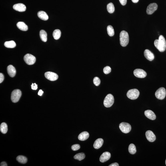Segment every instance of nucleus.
Here are the masks:
<instances>
[{
	"mask_svg": "<svg viewBox=\"0 0 166 166\" xmlns=\"http://www.w3.org/2000/svg\"><path fill=\"white\" fill-rule=\"evenodd\" d=\"M154 45L159 51L163 52L165 51L166 48V42L164 36L160 35L159 39H156L155 41Z\"/></svg>",
	"mask_w": 166,
	"mask_h": 166,
	"instance_id": "obj_1",
	"label": "nucleus"
},
{
	"mask_svg": "<svg viewBox=\"0 0 166 166\" xmlns=\"http://www.w3.org/2000/svg\"><path fill=\"white\" fill-rule=\"evenodd\" d=\"M120 41L121 45L125 47L128 44L129 42V36L127 31L123 30L120 33Z\"/></svg>",
	"mask_w": 166,
	"mask_h": 166,
	"instance_id": "obj_2",
	"label": "nucleus"
},
{
	"mask_svg": "<svg viewBox=\"0 0 166 166\" xmlns=\"http://www.w3.org/2000/svg\"><path fill=\"white\" fill-rule=\"evenodd\" d=\"M114 102V98L113 96L111 94H109L105 98L103 103L105 107L109 108L112 106Z\"/></svg>",
	"mask_w": 166,
	"mask_h": 166,
	"instance_id": "obj_3",
	"label": "nucleus"
},
{
	"mask_svg": "<svg viewBox=\"0 0 166 166\" xmlns=\"http://www.w3.org/2000/svg\"><path fill=\"white\" fill-rule=\"evenodd\" d=\"M22 95V93L19 90H14L11 93V99L14 103H16L18 101Z\"/></svg>",
	"mask_w": 166,
	"mask_h": 166,
	"instance_id": "obj_4",
	"label": "nucleus"
},
{
	"mask_svg": "<svg viewBox=\"0 0 166 166\" xmlns=\"http://www.w3.org/2000/svg\"><path fill=\"white\" fill-rule=\"evenodd\" d=\"M140 93L138 90L134 89L129 90L127 93V96L129 99L131 100L137 99L139 97Z\"/></svg>",
	"mask_w": 166,
	"mask_h": 166,
	"instance_id": "obj_5",
	"label": "nucleus"
},
{
	"mask_svg": "<svg viewBox=\"0 0 166 166\" xmlns=\"http://www.w3.org/2000/svg\"><path fill=\"white\" fill-rule=\"evenodd\" d=\"M119 128L122 132L124 133H128L131 131V127L128 123L123 122L121 123L119 126Z\"/></svg>",
	"mask_w": 166,
	"mask_h": 166,
	"instance_id": "obj_6",
	"label": "nucleus"
},
{
	"mask_svg": "<svg viewBox=\"0 0 166 166\" xmlns=\"http://www.w3.org/2000/svg\"><path fill=\"white\" fill-rule=\"evenodd\" d=\"M24 60L27 64L32 65L35 63L36 59L35 57L32 54H27L24 56Z\"/></svg>",
	"mask_w": 166,
	"mask_h": 166,
	"instance_id": "obj_7",
	"label": "nucleus"
},
{
	"mask_svg": "<svg viewBox=\"0 0 166 166\" xmlns=\"http://www.w3.org/2000/svg\"><path fill=\"white\" fill-rule=\"evenodd\" d=\"M155 95L158 99L163 100L165 98L166 90L164 87H161L158 89L155 93Z\"/></svg>",
	"mask_w": 166,
	"mask_h": 166,
	"instance_id": "obj_8",
	"label": "nucleus"
},
{
	"mask_svg": "<svg viewBox=\"0 0 166 166\" xmlns=\"http://www.w3.org/2000/svg\"><path fill=\"white\" fill-rule=\"evenodd\" d=\"M45 77L50 81H55L58 79V76L55 73L51 72H47L45 73Z\"/></svg>",
	"mask_w": 166,
	"mask_h": 166,
	"instance_id": "obj_9",
	"label": "nucleus"
},
{
	"mask_svg": "<svg viewBox=\"0 0 166 166\" xmlns=\"http://www.w3.org/2000/svg\"><path fill=\"white\" fill-rule=\"evenodd\" d=\"M134 74L137 77L140 78H145L147 75L146 71L143 69H136L134 70Z\"/></svg>",
	"mask_w": 166,
	"mask_h": 166,
	"instance_id": "obj_10",
	"label": "nucleus"
},
{
	"mask_svg": "<svg viewBox=\"0 0 166 166\" xmlns=\"http://www.w3.org/2000/svg\"><path fill=\"white\" fill-rule=\"evenodd\" d=\"M157 8L158 5L156 3H151L147 7V13L148 14H152L157 10Z\"/></svg>",
	"mask_w": 166,
	"mask_h": 166,
	"instance_id": "obj_11",
	"label": "nucleus"
},
{
	"mask_svg": "<svg viewBox=\"0 0 166 166\" xmlns=\"http://www.w3.org/2000/svg\"><path fill=\"white\" fill-rule=\"evenodd\" d=\"M146 136L147 140L151 142H153L156 139V136L152 131H148L146 133Z\"/></svg>",
	"mask_w": 166,
	"mask_h": 166,
	"instance_id": "obj_12",
	"label": "nucleus"
},
{
	"mask_svg": "<svg viewBox=\"0 0 166 166\" xmlns=\"http://www.w3.org/2000/svg\"><path fill=\"white\" fill-rule=\"evenodd\" d=\"M13 8L14 10L20 12L25 11L26 10V7L25 5L21 3L14 4L13 6Z\"/></svg>",
	"mask_w": 166,
	"mask_h": 166,
	"instance_id": "obj_13",
	"label": "nucleus"
},
{
	"mask_svg": "<svg viewBox=\"0 0 166 166\" xmlns=\"http://www.w3.org/2000/svg\"><path fill=\"white\" fill-rule=\"evenodd\" d=\"M111 154L110 153L106 152L103 153L100 158V161L101 163H104L107 162L110 159Z\"/></svg>",
	"mask_w": 166,
	"mask_h": 166,
	"instance_id": "obj_14",
	"label": "nucleus"
},
{
	"mask_svg": "<svg viewBox=\"0 0 166 166\" xmlns=\"http://www.w3.org/2000/svg\"><path fill=\"white\" fill-rule=\"evenodd\" d=\"M145 115L147 118L151 120H154L156 119V115L155 113L151 110H147L144 112Z\"/></svg>",
	"mask_w": 166,
	"mask_h": 166,
	"instance_id": "obj_15",
	"label": "nucleus"
},
{
	"mask_svg": "<svg viewBox=\"0 0 166 166\" xmlns=\"http://www.w3.org/2000/svg\"><path fill=\"white\" fill-rule=\"evenodd\" d=\"M144 55L145 58L150 61H152L155 58L154 54L148 49H146L145 50Z\"/></svg>",
	"mask_w": 166,
	"mask_h": 166,
	"instance_id": "obj_16",
	"label": "nucleus"
},
{
	"mask_svg": "<svg viewBox=\"0 0 166 166\" xmlns=\"http://www.w3.org/2000/svg\"><path fill=\"white\" fill-rule=\"evenodd\" d=\"M7 70L8 74L10 77H13L15 76L16 73V71L14 66L10 65L7 66Z\"/></svg>",
	"mask_w": 166,
	"mask_h": 166,
	"instance_id": "obj_17",
	"label": "nucleus"
},
{
	"mask_svg": "<svg viewBox=\"0 0 166 166\" xmlns=\"http://www.w3.org/2000/svg\"><path fill=\"white\" fill-rule=\"evenodd\" d=\"M103 139L99 138L95 141L94 144V148L95 149H98L102 147L103 143Z\"/></svg>",
	"mask_w": 166,
	"mask_h": 166,
	"instance_id": "obj_18",
	"label": "nucleus"
},
{
	"mask_svg": "<svg viewBox=\"0 0 166 166\" xmlns=\"http://www.w3.org/2000/svg\"><path fill=\"white\" fill-rule=\"evenodd\" d=\"M89 136V133L86 131H84L79 134L78 136V139L81 141H84L88 139Z\"/></svg>",
	"mask_w": 166,
	"mask_h": 166,
	"instance_id": "obj_19",
	"label": "nucleus"
},
{
	"mask_svg": "<svg viewBox=\"0 0 166 166\" xmlns=\"http://www.w3.org/2000/svg\"><path fill=\"white\" fill-rule=\"evenodd\" d=\"M17 26L18 29L22 31H26L28 29V27L27 25L25 24L23 22H18L17 24Z\"/></svg>",
	"mask_w": 166,
	"mask_h": 166,
	"instance_id": "obj_20",
	"label": "nucleus"
},
{
	"mask_svg": "<svg viewBox=\"0 0 166 166\" xmlns=\"http://www.w3.org/2000/svg\"><path fill=\"white\" fill-rule=\"evenodd\" d=\"M38 16L40 19L46 21L48 19L49 17L46 13L43 11H40L38 13Z\"/></svg>",
	"mask_w": 166,
	"mask_h": 166,
	"instance_id": "obj_21",
	"label": "nucleus"
},
{
	"mask_svg": "<svg viewBox=\"0 0 166 166\" xmlns=\"http://www.w3.org/2000/svg\"><path fill=\"white\" fill-rule=\"evenodd\" d=\"M39 34L41 39L42 41L46 42L47 40V34L46 32L44 30H41Z\"/></svg>",
	"mask_w": 166,
	"mask_h": 166,
	"instance_id": "obj_22",
	"label": "nucleus"
},
{
	"mask_svg": "<svg viewBox=\"0 0 166 166\" xmlns=\"http://www.w3.org/2000/svg\"><path fill=\"white\" fill-rule=\"evenodd\" d=\"M4 45L5 47L8 48H14L16 46L15 42L13 41L5 42Z\"/></svg>",
	"mask_w": 166,
	"mask_h": 166,
	"instance_id": "obj_23",
	"label": "nucleus"
},
{
	"mask_svg": "<svg viewBox=\"0 0 166 166\" xmlns=\"http://www.w3.org/2000/svg\"><path fill=\"white\" fill-rule=\"evenodd\" d=\"M0 130L1 132L3 134H6L8 131V127L6 123H1L0 126Z\"/></svg>",
	"mask_w": 166,
	"mask_h": 166,
	"instance_id": "obj_24",
	"label": "nucleus"
},
{
	"mask_svg": "<svg viewBox=\"0 0 166 166\" xmlns=\"http://www.w3.org/2000/svg\"><path fill=\"white\" fill-rule=\"evenodd\" d=\"M16 160L19 163L24 164L27 163V158L22 155H20L17 157Z\"/></svg>",
	"mask_w": 166,
	"mask_h": 166,
	"instance_id": "obj_25",
	"label": "nucleus"
},
{
	"mask_svg": "<svg viewBox=\"0 0 166 166\" xmlns=\"http://www.w3.org/2000/svg\"><path fill=\"white\" fill-rule=\"evenodd\" d=\"M61 31L59 29H56L54 30L53 33V36L54 39L58 40L60 38L61 36Z\"/></svg>",
	"mask_w": 166,
	"mask_h": 166,
	"instance_id": "obj_26",
	"label": "nucleus"
},
{
	"mask_svg": "<svg viewBox=\"0 0 166 166\" xmlns=\"http://www.w3.org/2000/svg\"><path fill=\"white\" fill-rule=\"evenodd\" d=\"M128 150L130 153L132 155H134L136 152V147L133 144H131L129 147Z\"/></svg>",
	"mask_w": 166,
	"mask_h": 166,
	"instance_id": "obj_27",
	"label": "nucleus"
},
{
	"mask_svg": "<svg viewBox=\"0 0 166 166\" xmlns=\"http://www.w3.org/2000/svg\"><path fill=\"white\" fill-rule=\"evenodd\" d=\"M85 158V155L83 153L77 154L74 156V159L80 161L83 160Z\"/></svg>",
	"mask_w": 166,
	"mask_h": 166,
	"instance_id": "obj_28",
	"label": "nucleus"
},
{
	"mask_svg": "<svg viewBox=\"0 0 166 166\" xmlns=\"http://www.w3.org/2000/svg\"><path fill=\"white\" fill-rule=\"evenodd\" d=\"M107 9L109 13H113L115 10V7L113 4L111 2L108 4L107 5Z\"/></svg>",
	"mask_w": 166,
	"mask_h": 166,
	"instance_id": "obj_29",
	"label": "nucleus"
},
{
	"mask_svg": "<svg viewBox=\"0 0 166 166\" xmlns=\"http://www.w3.org/2000/svg\"><path fill=\"white\" fill-rule=\"evenodd\" d=\"M107 31L108 35L110 36H113L115 34L113 27L111 25H109L107 27Z\"/></svg>",
	"mask_w": 166,
	"mask_h": 166,
	"instance_id": "obj_30",
	"label": "nucleus"
},
{
	"mask_svg": "<svg viewBox=\"0 0 166 166\" xmlns=\"http://www.w3.org/2000/svg\"><path fill=\"white\" fill-rule=\"evenodd\" d=\"M101 81L99 78L95 77L93 79V83L96 86H98L100 84Z\"/></svg>",
	"mask_w": 166,
	"mask_h": 166,
	"instance_id": "obj_31",
	"label": "nucleus"
},
{
	"mask_svg": "<svg viewBox=\"0 0 166 166\" xmlns=\"http://www.w3.org/2000/svg\"><path fill=\"white\" fill-rule=\"evenodd\" d=\"M103 72L105 74H108L110 73L111 71V68L110 66H107L105 67L103 70Z\"/></svg>",
	"mask_w": 166,
	"mask_h": 166,
	"instance_id": "obj_32",
	"label": "nucleus"
},
{
	"mask_svg": "<svg viewBox=\"0 0 166 166\" xmlns=\"http://www.w3.org/2000/svg\"><path fill=\"white\" fill-rule=\"evenodd\" d=\"M80 148V146L79 144L74 145L72 146L71 149L73 151H76L79 150Z\"/></svg>",
	"mask_w": 166,
	"mask_h": 166,
	"instance_id": "obj_33",
	"label": "nucleus"
},
{
	"mask_svg": "<svg viewBox=\"0 0 166 166\" xmlns=\"http://www.w3.org/2000/svg\"><path fill=\"white\" fill-rule=\"evenodd\" d=\"M31 89L33 90H36L38 88L37 85L35 83H32L31 85Z\"/></svg>",
	"mask_w": 166,
	"mask_h": 166,
	"instance_id": "obj_34",
	"label": "nucleus"
},
{
	"mask_svg": "<svg viewBox=\"0 0 166 166\" xmlns=\"http://www.w3.org/2000/svg\"><path fill=\"white\" fill-rule=\"evenodd\" d=\"M120 2L122 5L124 6L127 4V0H119Z\"/></svg>",
	"mask_w": 166,
	"mask_h": 166,
	"instance_id": "obj_35",
	"label": "nucleus"
},
{
	"mask_svg": "<svg viewBox=\"0 0 166 166\" xmlns=\"http://www.w3.org/2000/svg\"><path fill=\"white\" fill-rule=\"evenodd\" d=\"M4 79V77L3 74L0 73V83H1Z\"/></svg>",
	"mask_w": 166,
	"mask_h": 166,
	"instance_id": "obj_36",
	"label": "nucleus"
},
{
	"mask_svg": "<svg viewBox=\"0 0 166 166\" xmlns=\"http://www.w3.org/2000/svg\"><path fill=\"white\" fill-rule=\"evenodd\" d=\"M109 166H119V164L117 163H115L110 165Z\"/></svg>",
	"mask_w": 166,
	"mask_h": 166,
	"instance_id": "obj_37",
	"label": "nucleus"
},
{
	"mask_svg": "<svg viewBox=\"0 0 166 166\" xmlns=\"http://www.w3.org/2000/svg\"><path fill=\"white\" fill-rule=\"evenodd\" d=\"M43 92L42 91V90H40L38 93V95L40 96H41L42 94H43Z\"/></svg>",
	"mask_w": 166,
	"mask_h": 166,
	"instance_id": "obj_38",
	"label": "nucleus"
},
{
	"mask_svg": "<svg viewBox=\"0 0 166 166\" xmlns=\"http://www.w3.org/2000/svg\"><path fill=\"white\" fill-rule=\"evenodd\" d=\"M1 166H7V164H6V162H2L0 163Z\"/></svg>",
	"mask_w": 166,
	"mask_h": 166,
	"instance_id": "obj_39",
	"label": "nucleus"
},
{
	"mask_svg": "<svg viewBox=\"0 0 166 166\" xmlns=\"http://www.w3.org/2000/svg\"><path fill=\"white\" fill-rule=\"evenodd\" d=\"M139 0H132L133 2L134 3H137L138 2H139Z\"/></svg>",
	"mask_w": 166,
	"mask_h": 166,
	"instance_id": "obj_40",
	"label": "nucleus"
},
{
	"mask_svg": "<svg viewBox=\"0 0 166 166\" xmlns=\"http://www.w3.org/2000/svg\"></svg>",
	"mask_w": 166,
	"mask_h": 166,
	"instance_id": "obj_41",
	"label": "nucleus"
}]
</instances>
